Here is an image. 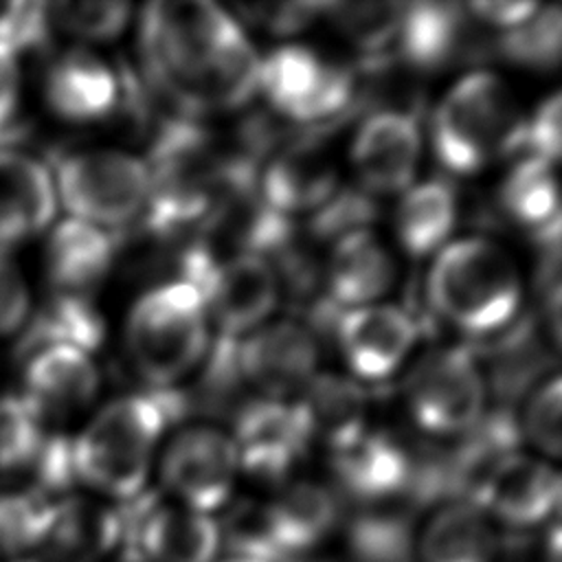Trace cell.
<instances>
[{"mask_svg":"<svg viewBox=\"0 0 562 562\" xmlns=\"http://www.w3.org/2000/svg\"><path fill=\"white\" fill-rule=\"evenodd\" d=\"M171 415V397L158 395H125L103 406L72 439L77 481L123 503L140 496Z\"/></svg>","mask_w":562,"mask_h":562,"instance_id":"1","label":"cell"},{"mask_svg":"<svg viewBox=\"0 0 562 562\" xmlns=\"http://www.w3.org/2000/svg\"><path fill=\"white\" fill-rule=\"evenodd\" d=\"M426 290L430 305L443 321L474 336L509 325L522 299L514 259L505 248L483 237L446 244L430 266Z\"/></svg>","mask_w":562,"mask_h":562,"instance_id":"2","label":"cell"},{"mask_svg":"<svg viewBox=\"0 0 562 562\" xmlns=\"http://www.w3.org/2000/svg\"><path fill=\"white\" fill-rule=\"evenodd\" d=\"M520 114L505 81L487 70L461 77L435 110L430 138L452 173H474L496 156L516 151Z\"/></svg>","mask_w":562,"mask_h":562,"instance_id":"3","label":"cell"},{"mask_svg":"<svg viewBox=\"0 0 562 562\" xmlns=\"http://www.w3.org/2000/svg\"><path fill=\"white\" fill-rule=\"evenodd\" d=\"M241 37L237 20L206 0H160L147 4L140 15L147 70L176 103Z\"/></svg>","mask_w":562,"mask_h":562,"instance_id":"4","label":"cell"},{"mask_svg":"<svg viewBox=\"0 0 562 562\" xmlns=\"http://www.w3.org/2000/svg\"><path fill=\"white\" fill-rule=\"evenodd\" d=\"M125 347L136 371L154 386L182 380L206 353L209 316L187 281L147 290L130 310Z\"/></svg>","mask_w":562,"mask_h":562,"instance_id":"5","label":"cell"},{"mask_svg":"<svg viewBox=\"0 0 562 562\" xmlns=\"http://www.w3.org/2000/svg\"><path fill=\"white\" fill-rule=\"evenodd\" d=\"M55 193L75 220L105 226L132 222L149 195L147 162L119 149H83L55 160Z\"/></svg>","mask_w":562,"mask_h":562,"instance_id":"6","label":"cell"},{"mask_svg":"<svg viewBox=\"0 0 562 562\" xmlns=\"http://www.w3.org/2000/svg\"><path fill=\"white\" fill-rule=\"evenodd\" d=\"M184 274L182 281L200 292L206 316L228 340L261 327L279 301V277L263 255L213 257L200 248L187 255Z\"/></svg>","mask_w":562,"mask_h":562,"instance_id":"7","label":"cell"},{"mask_svg":"<svg viewBox=\"0 0 562 562\" xmlns=\"http://www.w3.org/2000/svg\"><path fill=\"white\" fill-rule=\"evenodd\" d=\"M406 404L426 432L465 435L485 411L487 384L474 356L459 347L426 353L408 373Z\"/></svg>","mask_w":562,"mask_h":562,"instance_id":"8","label":"cell"},{"mask_svg":"<svg viewBox=\"0 0 562 562\" xmlns=\"http://www.w3.org/2000/svg\"><path fill=\"white\" fill-rule=\"evenodd\" d=\"M259 90L283 116L323 123L351 103L353 75L307 46L288 44L261 59Z\"/></svg>","mask_w":562,"mask_h":562,"instance_id":"9","label":"cell"},{"mask_svg":"<svg viewBox=\"0 0 562 562\" xmlns=\"http://www.w3.org/2000/svg\"><path fill=\"white\" fill-rule=\"evenodd\" d=\"M158 474L176 503L213 516L228 505L235 490L239 474L235 443L215 426H187L165 446Z\"/></svg>","mask_w":562,"mask_h":562,"instance_id":"10","label":"cell"},{"mask_svg":"<svg viewBox=\"0 0 562 562\" xmlns=\"http://www.w3.org/2000/svg\"><path fill=\"white\" fill-rule=\"evenodd\" d=\"M560 492V474L547 459L509 450L487 468L470 501L498 527L520 533L555 520Z\"/></svg>","mask_w":562,"mask_h":562,"instance_id":"11","label":"cell"},{"mask_svg":"<svg viewBox=\"0 0 562 562\" xmlns=\"http://www.w3.org/2000/svg\"><path fill=\"white\" fill-rule=\"evenodd\" d=\"M235 362L239 375L266 400H283L301 393L316 375L318 345L305 325L274 321L235 342Z\"/></svg>","mask_w":562,"mask_h":562,"instance_id":"12","label":"cell"},{"mask_svg":"<svg viewBox=\"0 0 562 562\" xmlns=\"http://www.w3.org/2000/svg\"><path fill=\"white\" fill-rule=\"evenodd\" d=\"M140 501V496H138ZM134 503V501H130ZM125 540L147 562H217L220 525L211 514L176 501H140V509L121 512Z\"/></svg>","mask_w":562,"mask_h":562,"instance_id":"13","label":"cell"},{"mask_svg":"<svg viewBox=\"0 0 562 562\" xmlns=\"http://www.w3.org/2000/svg\"><path fill=\"white\" fill-rule=\"evenodd\" d=\"M422 134L417 119L404 110H378L353 136L351 162L371 193H404L419 167Z\"/></svg>","mask_w":562,"mask_h":562,"instance_id":"14","label":"cell"},{"mask_svg":"<svg viewBox=\"0 0 562 562\" xmlns=\"http://www.w3.org/2000/svg\"><path fill=\"white\" fill-rule=\"evenodd\" d=\"M231 439L237 450L239 472L261 481H283L310 443L294 404L266 397L239 411Z\"/></svg>","mask_w":562,"mask_h":562,"instance_id":"15","label":"cell"},{"mask_svg":"<svg viewBox=\"0 0 562 562\" xmlns=\"http://www.w3.org/2000/svg\"><path fill=\"white\" fill-rule=\"evenodd\" d=\"M413 316L391 303L345 310L338 318V347L349 369L362 380H384L395 373L417 342Z\"/></svg>","mask_w":562,"mask_h":562,"instance_id":"16","label":"cell"},{"mask_svg":"<svg viewBox=\"0 0 562 562\" xmlns=\"http://www.w3.org/2000/svg\"><path fill=\"white\" fill-rule=\"evenodd\" d=\"M331 457L338 485L362 505L413 494L417 463L389 435L364 430L351 443L334 450Z\"/></svg>","mask_w":562,"mask_h":562,"instance_id":"17","label":"cell"},{"mask_svg":"<svg viewBox=\"0 0 562 562\" xmlns=\"http://www.w3.org/2000/svg\"><path fill=\"white\" fill-rule=\"evenodd\" d=\"M44 99L64 121L94 123L119 108L121 79L92 50L70 48L53 57L44 75Z\"/></svg>","mask_w":562,"mask_h":562,"instance_id":"18","label":"cell"},{"mask_svg":"<svg viewBox=\"0 0 562 562\" xmlns=\"http://www.w3.org/2000/svg\"><path fill=\"white\" fill-rule=\"evenodd\" d=\"M501 527L468 498L439 505L415 531V562H494L501 549Z\"/></svg>","mask_w":562,"mask_h":562,"instance_id":"19","label":"cell"},{"mask_svg":"<svg viewBox=\"0 0 562 562\" xmlns=\"http://www.w3.org/2000/svg\"><path fill=\"white\" fill-rule=\"evenodd\" d=\"M97 364L81 349L48 347L24 362L22 397L46 424L86 408L97 397Z\"/></svg>","mask_w":562,"mask_h":562,"instance_id":"20","label":"cell"},{"mask_svg":"<svg viewBox=\"0 0 562 562\" xmlns=\"http://www.w3.org/2000/svg\"><path fill=\"white\" fill-rule=\"evenodd\" d=\"M263 505L279 562L316 549L340 520L336 492L305 479L285 483Z\"/></svg>","mask_w":562,"mask_h":562,"instance_id":"21","label":"cell"},{"mask_svg":"<svg viewBox=\"0 0 562 562\" xmlns=\"http://www.w3.org/2000/svg\"><path fill=\"white\" fill-rule=\"evenodd\" d=\"M123 540L121 509L68 494L55 503L42 551L53 562H108Z\"/></svg>","mask_w":562,"mask_h":562,"instance_id":"22","label":"cell"},{"mask_svg":"<svg viewBox=\"0 0 562 562\" xmlns=\"http://www.w3.org/2000/svg\"><path fill=\"white\" fill-rule=\"evenodd\" d=\"M55 209L57 193L46 165L26 151H0V250L42 233Z\"/></svg>","mask_w":562,"mask_h":562,"instance_id":"23","label":"cell"},{"mask_svg":"<svg viewBox=\"0 0 562 562\" xmlns=\"http://www.w3.org/2000/svg\"><path fill=\"white\" fill-rule=\"evenodd\" d=\"M334 160L316 143H296L268 162L261 200L279 215L318 211L336 193Z\"/></svg>","mask_w":562,"mask_h":562,"instance_id":"24","label":"cell"},{"mask_svg":"<svg viewBox=\"0 0 562 562\" xmlns=\"http://www.w3.org/2000/svg\"><path fill=\"white\" fill-rule=\"evenodd\" d=\"M114 261V239L105 228L81 220L59 222L44 250L46 277L55 292L86 294L97 288Z\"/></svg>","mask_w":562,"mask_h":562,"instance_id":"25","label":"cell"},{"mask_svg":"<svg viewBox=\"0 0 562 562\" xmlns=\"http://www.w3.org/2000/svg\"><path fill=\"white\" fill-rule=\"evenodd\" d=\"M305 432L334 450L351 443L367 430V393L349 378L316 373L294 404Z\"/></svg>","mask_w":562,"mask_h":562,"instance_id":"26","label":"cell"},{"mask_svg":"<svg viewBox=\"0 0 562 562\" xmlns=\"http://www.w3.org/2000/svg\"><path fill=\"white\" fill-rule=\"evenodd\" d=\"M331 301L347 310L378 303L395 281V263L386 246L367 228L340 237L327 263Z\"/></svg>","mask_w":562,"mask_h":562,"instance_id":"27","label":"cell"},{"mask_svg":"<svg viewBox=\"0 0 562 562\" xmlns=\"http://www.w3.org/2000/svg\"><path fill=\"white\" fill-rule=\"evenodd\" d=\"M103 331V316L86 294L53 292L29 316L13 347V356L24 364L33 353L59 345L88 353L101 345Z\"/></svg>","mask_w":562,"mask_h":562,"instance_id":"28","label":"cell"},{"mask_svg":"<svg viewBox=\"0 0 562 562\" xmlns=\"http://www.w3.org/2000/svg\"><path fill=\"white\" fill-rule=\"evenodd\" d=\"M463 40V15L454 4L413 2L402 7L395 44L402 57L422 70L448 64Z\"/></svg>","mask_w":562,"mask_h":562,"instance_id":"29","label":"cell"},{"mask_svg":"<svg viewBox=\"0 0 562 562\" xmlns=\"http://www.w3.org/2000/svg\"><path fill=\"white\" fill-rule=\"evenodd\" d=\"M454 224L457 198L450 184L441 180L411 184L395 211L397 239L413 257L443 248Z\"/></svg>","mask_w":562,"mask_h":562,"instance_id":"30","label":"cell"},{"mask_svg":"<svg viewBox=\"0 0 562 562\" xmlns=\"http://www.w3.org/2000/svg\"><path fill=\"white\" fill-rule=\"evenodd\" d=\"M501 204L516 222L538 231L544 244L558 241L560 206L551 162L531 156L518 160L501 187Z\"/></svg>","mask_w":562,"mask_h":562,"instance_id":"31","label":"cell"},{"mask_svg":"<svg viewBox=\"0 0 562 562\" xmlns=\"http://www.w3.org/2000/svg\"><path fill=\"white\" fill-rule=\"evenodd\" d=\"M57 501L35 492L11 490L0 494V558L22 560L42 549Z\"/></svg>","mask_w":562,"mask_h":562,"instance_id":"32","label":"cell"},{"mask_svg":"<svg viewBox=\"0 0 562 562\" xmlns=\"http://www.w3.org/2000/svg\"><path fill=\"white\" fill-rule=\"evenodd\" d=\"M562 18L558 7H540L522 24L507 29L501 37V53L529 68H551L560 59Z\"/></svg>","mask_w":562,"mask_h":562,"instance_id":"33","label":"cell"},{"mask_svg":"<svg viewBox=\"0 0 562 562\" xmlns=\"http://www.w3.org/2000/svg\"><path fill=\"white\" fill-rule=\"evenodd\" d=\"M46 422L22 395L0 397V474L15 476L37 450Z\"/></svg>","mask_w":562,"mask_h":562,"instance_id":"34","label":"cell"},{"mask_svg":"<svg viewBox=\"0 0 562 562\" xmlns=\"http://www.w3.org/2000/svg\"><path fill=\"white\" fill-rule=\"evenodd\" d=\"M127 2H48V15L55 31H64L83 42H110L123 33L130 22Z\"/></svg>","mask_w":562,"mask_h":562,"instance_id":"35","label":"cell"},{"mask_svg":"<svg viewBox=\"0 0 562 562\" xmlns=\"http://www.w3.org/2000/svg\"><path fill=\"white\" fill-rule=\"evenodd\" d=\"M402 2H327V13L340 31L367 53H375L395 42Z\"/></svg>","mask_w":562,"mask_h":562,"instance_id":"36","label":"cell"},{"mask_svg":"<svg viewBox=\"0 0 562 562\" xmlns=\"http://www.w3.org/2000/svg\"><path fill=\"white\" fill-rule=\"evenodd\" d=\"M48 2H0V44L20 55H42L53 40Z\"/></svg>","mask_w":562,"mask_h":562,"instance_id":"37","label":"cell"},{"mask_svg":"<svg viewBox=\"0 0 562 562\" xmlns=\"http://www.w3.org/2000/svg\"><path fill=\"white\" fill-rule=\"evenodd\" d=\"M560 378L551 375L538 384L522 411V435L525 439L549 459H558L562 450L560 435Z\"/></svg>","mask_w":562,"mask_h":562,"instance_id":"38","label":"cell"},{"mask_svg":"<svg viewBox=\"0 0 562 562\" xmlns=\"http://www.w3.org/2000/svg\"><path fill=\"white\" fill-rule=\"evenodd\" d=\"M22 70L20 57L0 44V151H22L31 138V123L20 114Z\"/></svg>","mask_w":562,"mask_h":562,"instance_id":"39","label":"cell"},{"mask_svg":"<svg viewBox=\"0 0 562 562\" xmlns=\"http://www.w3.org/2000/svg\"><path fill=\"white\" fill-rule=\"evenodd\" d=\"M560 94H549L533 112L531 116L522 119L520 134H518V147L525 149L531 158H542L551 165H555L560 156Z\"/></svg>","mask_w":562,"mask_h":562,"instance_id":"40","label":"cell"},{"mask_svg":"<svg viewBox=\"0 0 562 562\" xmlns=\"http://www.w3.org/2000/svg\"><path fill=\"white\" fill-rule=\"evenodd\" d=\"M373 215L371 200L360 193H334L314 217V228L321 235L345 237L356 231H364V224Z\"/></svg>","mask_w":562,"mask_h":562,"instance_id":"41","label":"cell"},{"mask_svg":"<svg viewBox=\"0 0 562 562\" xmlns=\"http://www.w3.org/2000/svg\"><path fill=\"white\" fill-rule=\"evenodd\" d=\"M29 316V288L20 266L0 250V336L18 331Z\"/></svg>","mask_w":562,"mask_h":562,"instance_id":"42","label":"cell"},{"mask_svg":"<svg viewBox=\"0 0 562 562\" xmlns=\"http://www.w3.org/2000/svg\"><path fill=\"white\" fill-rule=\"evenodd\" d=\"M327 2H283V4H246L244 13L277 35H288L305 29Z\"/></svg>","mask_w":562,"mask_h":562,"instance_id":"43","label":"cell"},{"mask_svg":"<svg viewBox=\"0 0 562 562\" xmlns=\"http://www.w3.org/2000/svg\"><path fill=\"white\" fill-rule=\"evenodd\" d=\"M472 15L481 22L494 24L498 29H514L529 20L540 4L536 2H472L468 4Z\"/></svg>","mask_w":562,"mask_h":562,"instance_id":"44","label":"cell"},{"mask_svg":"<svg viewBox=\"0 0 562 562\" xmlns=\"http://www.w3.org/2000/svg\"><path fill=\"white\" fill-rule=\"evenodd\" d=\"M494 562H538L536 544L525 542V538H520V536L507 538V536L503 533L501 549H498Z\"/></svg>","mask_w":562,"mask_h":562,"instance_id":"45","label":"cell"},{"mask_svg":"<svg viewBox=\"0 0 562 562\" xmlns=\"http://www.w3.org/2000/svg\"><path fill=\"white\" fill-rule=\"evenodd\" d=\"M108 562H147V560L140 555V551H138L136 547L123 542V544L119 547V551H116Z\"/></svg>","mask_w":562,"mask_h":562,"instance_id":"46","label":"cell"},{"mask_svg":"<svg viewBox=\"0 0 562 562\" xmlns=\"http://www.w3.org/2000/svg\"><path fill=\"white\" fill-rule=\"evenodd\" d=\"M217 562H266L257 558H241V555H228V558H217Z\"/></svg>","mask_w":562,"mask_h":562,"instance_id":"47","label":"cell"}]
</instances>
